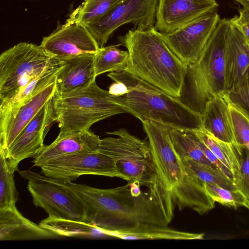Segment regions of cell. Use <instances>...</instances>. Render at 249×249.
<instances>
[{
	"label": "cell",
	"instance_id": "obj_20",
	"mask_svg": "<svg viewBox=\"0 0 249 249\" xmlns=\"http://www.w3.org/2000/svg\"><path fill=\"white\" fill-rule=\"evenodd\" d=\"M202 117V128L214 137L231 144L239 155L242 148L234 135L229 104L223 96H218L207 105Z\"/></svg>",
	"mask_w": 249,
	"mask_h": 249
},
{
	"label": "cell",
	"instance_id": "obj_24",
	"mask_svg": "<svg viewBox=\"0 0 249 249\" xmlns=\"http://www.w3.org/2000/svg\"><path fill=\"white\" fill-rule=\"evenodd\" d=\"M39 225L60 236L86 238L110 237L106 231L84 221L48 216L42 220Z\"/></svg>",
	"mask_w": 249,
	"mask_h": 249
},
{
	"label": "cell",
	"instance_id": "obj_30",
	"mask_svg": "<svg viewBox=\"0 0 249 249\" xmlns=\"http://www.w3.org/2000/svg\"><path fill=\"white\" fill-rule=\"evenodd\" d=\"M14 173L8 168L4 154L0 152V209L15 207L18 200Z\"/></svg>",
	"mask_w": 249,
	"mask_h": 249
},
{
	"label": "cell",
	"instance_id": "obj_25",
	"mask_svg": "<svg viewBox=\"0 0 249 249\" xmlns=\"http://www.w3.org/2000/svg\"><path fill=\"white\" fill-rule=\"evenodd\" d=\"M193 130L171 128V140L178 156L188 158L199 164L218 170L196 144L193 138Z\"/></svg>",
	"mask_w": 249,
	"mask_h": 249
},
{
	"label": "cell",
	"instance_id": "obj_6",
	"mask_svg": "<svg viewBox=\"0 0 249 249\" xmlns=\"http://www.w3.org/2000/svg\"><path fill=\"white\" fill-rule=\"evenodd\" d=\"M107 133L114 136L101 139L98 151L116 160L120 178L147 187L159 205L157 174L148 140H141L124 128Z\"/></svg>",
	"mask_w": 249,
	"mask_h": 249
},
{
	"label": "cell",
	"instance_id": "obj_8",
	"mask_svg": "<svg viewBox=\"0 0 249 249\" xmlns=\"http://www.w3.org/2000/svg\"><path fill=\"white\" fill-rule=\"evenodd\" d=\"M63 65L40 45L20 42L8 49L0 55V103L13 98L42 74Z\"/></svg>",
	"mask_w": 249,
	"mask_h": 249
},
{
	"label": "cell",
	"instance_id": "obj_31",
	"mask_svg": "<svg viewBox=\"0 0 249 249\" xmlns=\"http://www.w3.org/2000/svg\"><path fill=\"white\" fill-rule=\"evenodd\" d=\"M203 183L205 189L211 198L223 206L236 209L240 206L245 207L248 202L239 190H230L213 184Z\"/></svg>",
	"mask_w": 249,
	"mask_h": 249
},
{
	"label": "cell",
	"instance_id": "obj_5",
	"mask_svg": "<svg viewBox=\"0 0 249 249\" xmlns=\"http://www.w3.org/2000/svg\"><path fill=\"white\" fill-rule=\"evenodd\" d=\"M229 19H220L196 62L187 65L178 99L202 115L207 104L226 92V46Z\"/></svg>",
	"mask_w": 249,
	"mask_h": 249
},
{
	"label": "cell",
	"instance_id": "obj_38",
	"mask_svg": "<svg viewBox=\"0 0 249 249\" xmlns=\"http://www.w3.org/2000/svg\"><path fill=\"white\" fill-rule=\"evenodd\" d=\"M245 207L249 210V201L247 202Z\"/></svg>",
	"mask_w": 249,
	"mask_h": 249
},
{
	"label": "cell",
	"instance_id": "obj_9",
	"mask_svg": "<svg viewBox=\"0 0 249 249\" xmlns=\"http://www.w3.org/2000/svg\"><path fill=\"white\" fill-rule=\"evenodd\" d=\"M18 172L28 180L27 189L34 205L44 209L48 216L85 221V213L81 202L68 189L52 178L31 170Z\"/></svg>",
	"mask_w": 249,
	"mask_h": 249
},
{
	"label": "cell",
	"instance_id": "obj_3",
	"mask_svg": "<svg viewBox=\"0 0 249 249\" xmlns=\"http://www.w3.org/2000/svg\"><path fill=\"white\" fill-rule=\"evenodd\" d=\"M118 38L129 53L126 71L175 98L180 97L187 65L171 50L160 32L155 27L133 28Z\"/></svg>",
	"mask_w": 249,
	"mask_h": 249
},
{
	"label": "cell",
	"instance_id": "obj_32",
	"mask_svg": "<svg viewBox=\"0 0 249 249\" xmlns=\"http://www.w3.org/2000/svg\"><path fill=\"white\" fill-rule=\"evenodd\" d=\"M228 103L236 140L241 148L245 147L249 151V117Z\"/></svg>",
	"mask_w": 249,
	"mask_h": 249
},
{
	"label": "cell",
	"instance_id": "obj_13",
	"mask_svg": "<svg viewBox=\"0 0 249 249\" xmlns=\"http://www.w3.org/2000/svg\"><path fill=\"white\" fill-rule=\"evenodd\" d=\"M53 97L25 127L7 149L5 152L0 151L4 154L11 172L18 171V165L21 161L35 157L45 145L44 138L52 124L56 121Z\"/></svg>",
	"mask_w": 249,
	"mask_h": 249
},
{
	"label": "cell",
	"instance_id": "obj_34",
	"mask_svg": "<svg viewBox=\"0 0 249 249\" xmlns=\"http://www.w3.org/2000/svg\"><path fill=\"white\" fill-rule=\"evenodd\" d=\"M239 160L240 171L235 183L238 190L249 201V151L246 148L242 147Z\"/></svg>",
	"mask_w": 249,
	"mask_h": 249
},
{
	"label": "cell",
	"instance_id": "obj_14",
	"mask_svg": "<svg viewBox=\"0 0 249 249\" xmlns=\"http://www.w3.org/2000/svg\"><path fill=\"white\" fill-rule=\"evenodd\" d=\"M40 45L61 61L82 54L95 53L100 48L85 26L69 19L65 24L58 23L56 28L43 38Z\"/></svg>",
	"mask_w": 249,
	"mask_h": 249
},
{
	"label": "cell",
	"instance_id": "obj_16",
	"mask_svg": "<svg viewBox=\"0 0 249 249\" xmlns=\"http://www.w3.org/2000/svg\"><path fill=\"white\" fill-rule=\"evenodd\" d=\"M95 53H84L62 60L63 66L55 80V95H63L88 88L95 81Z\"/></svg>",
	"mask_w": 249,
	"mask_h": 249
},
{
	"label": "cell",
	"instance_id": "obj_21",
	"mask_svg": "<svg viewBox=\"0 0 249 249\" xmlns=\"http://www.w3.org/2000/svg\"><path fill=\"white\" fill-rule=\"evenodd\" d=\"M55 92V82L22 106L0 128V151L5 152Z\"/></svg>",
	"mask_w": 249,
	"mask_h": 249
},
{
	"label": "cell",
	"instance_id": "obj_33",
	"mask_svg": "<svg viewBox=\"0 0 249 249\" xmlns=\"http://www.w3.org/2000/svg\"><path fill=\"white\" fill-rule=\"evenodd\" d=\"M223 97L249 117V76L226 92Z\"/></svg>",
	"mask_w": 249,
	"mask_h": 249
},
{
	"label": "cell",
	"instance_id": "obj_15",
	"mask_svg": "<svg viewBox=\"0 0 249 249\" xmlns=\"http://www.w3.org/2000/svg\"><path fill=\"white\" fill-rule=\"evenodd\" d=\"M218 6L215 0H159L154 27L169 34Z\"/></svg>",
	"mask_w": 249,
	"mask_h": 249
},
{
	"label": "cell",
	"instance_id": "obj_11",
	"mask_svg": "<svg viewBox=\"0 0 249 249\" xmlns=\"http://www.w3.org/2000/svg\"><path fill=\"white\" fill-rule=\"evenodd\" d=\"M39 167L42 175L71 181L83 175L120 178L116 160L99 151L59 157L41 163Z\"/></svg>",
	"mask_w": 249,
	"mask_h": 249
},
{
	"label": "cell",
	"instance_id": "obj_36",
	"mask_svg": "<svg viewBox=\"0 0 249 249\" xmlns=\"http://www.w3.org/2000/svg\"><path fill=\"white\" fill-rule=\"evenodd\" d=\"M238 15L230 20L240 29L249 45V10L242 8L238 10Z\"/></svg>",
	"mask_w": 249,
	"mask_h": 249
},
{
	"label": "cell",
	"instance_id": "obj_17",
	"mask_svg": "<svg viewBox=\"0 0 249 249\" xmlns=\"http://www.w3.org/2000/svg\"><path fill=\"white\" fill-rule=\"evenodd\" d=\"M101 140L90 130L58 135L50 145H44L32 161L34 166L49 160L69 155L98 151Z\"/></svg>",
	"mask_w": 249,
	"mask_h": 249
},
{
	"label": "cell",
	"instance_id": "obj_27",
	"mask_svg": "<svg viewBox=\"0 0 249 249\" xmlns=\"http://www.w3.org/2000/svg\"><path fill=\"white\" fill-rule=\"evenodd\" d=\"M120 44L100 48L94 55L96 76L107 72H120L127 70L129 63L128 51L118 48Z\"/></svg>",
	"mask_w": 249,
	"mask_h": 249
},
{
	"label": "cell",
	"instance_id": "obj_23",
	"mask_svg": "<svg viewBox=\"0 0 249 249\" xmlns=\"http://www.w3.org/2000/svg\"><path fill=\"white\" fill-rule=\"evenodd\" d=\"M62 67L44 72L22 89L13 98L0 102V128L7 124L22 106L54 83L57 72Z\"/></svg>",
	"mask_w": 249,
	"mask_h": 249
},
{
	"label": "cell",
	"instance_id": "obj_19",
	"mask_svg": "<svg viewBox=\"0 0 249 249\" xmlns=\"http://www.w3.org/2000/svg\"><path fill=\"white\" fill-rule=\"evenodd\" d=\"M60 236L24 217L16 206L0 209V240L56 238Z\"/></svg>",
	"mask_w": 249,
	"mask_h": 249
},
{
	"label": "cell",
	"instance_id": "obj_22",
	"mask_svg": "<svg viewBox=\"0 0 249 249\" xmlns=\"http://www.w3.org/2000/svg\"><path fill=\"white\" fill-rule=\"evenodd\" d=\"M110 237L124 240H181L202 239L204 233H195L174 230L167 226L149 223H140L123 230L107 231Z\"/></svg>",
	"mask_w": 249,
	"mask_h": 249
},
{
	"label": "cell",
	"instance_id": "obj_35",
	"mask_svg": "<svg viewBox=\"0 0 249 249\" xmlns=\"http://www.w3.org/2000/svg\"><path fill=\"white\" fill-rule=\"evenodd\" d=\"M194 139L205 154L207 158L215 166V167L234 181V176L231 171L225 166L211 150L205 144L196 134L195 130H193Z\"/></svg>",
	"mask_w": 249,
	"mask_h": 249
},
{
	"label": "cell",
	"instance_id": "obj_2",
	"mask_svg": "<svg viewBox=\"0 0 249 249\" xmlns=\"http://www.w3.org/2000/svg\"><path fill=\"white\" fill-rule=\"evenodd\" d=\"M137 183L103 189L71 183L69 190L81 202L85 220L107 231L127 229L140 223L167 226L160 206Z\"/></svg>",
	"mask_w": 249,
	"mask_h": 249
},
{
	"label": "cell",
	"instance_id": "obj_18",
	"mask_svg": "<svg viewBox=\"0 0 249 249\" xmlns=\"http://www.w3.org/2000/svg\"><path fill=\"white\" fill-rule=\"evenodd\" d=\"M229 21L226 46V92L249 76V45L240 29L230 19Z\"/></svg>",
	"mask_w": 249,
	"mask_h": 249
},
{
	"label": "cell",
	"instance_id": "obj_7",
	"mask_svg": "<svg viewBox=\"0 0 249 249\" xmlns=\"http://www.w3.org/2000/svg\"><path fill=\"white\" fill-rule=\"evenodd\" d=\"M53 102L60 134L89 130L99 121L125 113L112 101L109 91L100 88L96 81L79 91L54 94Z\"/></svg>",
	"mask_w": 249,
	"mask_h": 249
},
{
	"label": "cell",
	"instance_id": "obj_28",
	"mask_svg": "<svg viewBox=\"0 0 249 249\" xmlns=\"http://www.w3.org/2000/svg\"><path fill=\"white\" fill-rule=\"evenodd\" d=\"M122 0H84L68 18L85 26L99 20Z\"/></svg>",
	"mask_w": 249,
	"mask_h": 249
},
{
	"label": "cell",
	"instance_id": "obj_1",
	"mask_svg": "<svg viewBox=\"0 0 249 249\" xmlns=\"http://www.w3.org/2000/svg\"><path fill=\"white\" fill-rule=\"evenodd\" d=\"M151 149L157 178L160 206L169 224L177 207L191 209L203 214L215 207L204 183L185 166L175 151L170 137L171 127L147 121L142 123Z\"/></svg>",
	"mask_w": 249,
	"mask_h": 249
},
{
	"label": "cell",
	"instance_id": "obj_26",
	"mask_svg": "<svg viewBox=\"0 0 249 249\" xmlns=\"http://www.w3.org/2000/svg\"><path fill=\"white\" fill-rule=\"evenodd\" d=\"M199 138L219 160L232 173L234 182L240 171V156L231 144L214 137L203 128L195 130Z\"/></svg>",
	"mask_w": 249,
	"mask_h": 249
},
{
	"label": "cell",
	"instance_id": "obj_29",
	"mask_svg": "<svg viewBox=\"0 0 249 249\" xmlns=\"http://www.w3.org/2000/svg\"><path fill=\"white\" fill-rule=\"evenodd\" d=\"M179 158L182 164L191 169L203 182L213 184L230 190H238L234 181L221 171L199 164L188 158Z\"/></svg>",
	"mask_w": 249,
	"mask_h": 249
},
{
	"label": "cell",
	"instance_id": "obj_37",
	"mask_svg": "<svg viewBox=\"0 0 249 249\" xmlns=\"http://www.w3.org/2000/svg\"><path fill=\"white\" fill-rule=\"evenodd\" d=\"M234 1L239 3L244 8L249 10V0H233Z\"/></svg>",
	"mask_w": 249,
	"mask_h": 249
},
{
	"label": "cell",
	"instance_id": "obj_12",
	"mask_svg": "<svg viewBox=\"0 0 249 249\" xmlns=\"http://www.w3.org/2000/svg\"><path fill=\"white\" fill-rule=\"evenodd\" d=\"M220 19L217 11H211L170 33H160L177 56L191 65L199 58Z\"/></svg>",
	"mask_w": 249,
	"mask_h": 249
},
{
	"label": "cell",
	"instance_id": "obj_4",
	"mask_svg": "<svg viewBox=\"0 0 249 249\" xmlns=\"http://www.w3.org/2000/svg\"><path fill=\"white\" fill-rule=\"evenodd\" d=\"M107 76L125 87L124 93L111 94L112 101L142 123L152 121L171 127L199 130L202 117L178 98L127 71L110 72Z\"/></svg>",
	"mask_w": 249,
	"mask_h": 249
},
{
	"label": "cell",
	"instance_id": "obj_10",
	"mask_svg": "<svg viewBox=\"0 0 249 249\" xmlns=\"http://www.w3.org/2000/svg\"><path fill=\"white\" fill-rule=\"evenodd\" d=\"M159 0H122L98 21L86 27L102 48L111 34L123 25L132 23L134 28L154 27Z\"/></svg>",
	"mask_w": 249,
	"mask_h": 249
}]
</instances>
